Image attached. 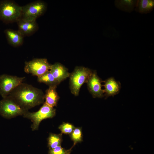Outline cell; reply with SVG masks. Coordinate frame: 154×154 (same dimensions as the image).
Listing matches in <instances>:
<instances>
[{
  "label": "cell",
  "instance_id": "cell-1",
  "mask_svg": "<svg viewBox=\"0 0 154 154\" xmlns=\"http://www.w3.org/2000/svg\"><path fill=\"white\" fill-rule=\"evenodd\" d=\"M23 109L27 111L44 103V94L42 90L21 83L9 96Z\"/></svg>",
  "mask_w": 154,
  "mask_h": 154
},
{
  "label": "cell",
  "instance_id": "cell-2",
  "mask_svg": "<svg viewBox=\"0 0 154 154\" xmlns=\"http://www.w3.org/2000/svg\"><path fill=\"white\" fill-rule=\"evenodd\" d=\"M22 6L11 0L0 1V20L5 23L16 22L22 17Z\"/></svg>",
  "mask_w": 154,
  "mask_h": 154
},
{
  "label": "cell",
  "instance_id": "cell-3",
  "mask_svg": "<svg viewBox=\"0 0 154 154\" xmlns=\"http://www.w3.org/2000/svg\"><path fill=\"white\" fill-rule=\"evenodd\" d=\"M90 69L77 66L70 75V86L71 93L75 96L79 95L80 88L86 83L92 73Z\"/></svg>",
  "mask_w": 154,
  "mask_h": 154
},
{
  "label": "cell",
  "instance_id": "cell-4",
  "mask_svg": "<svg viewBox=\"0 0 154 154\" xmlns=\"http://www.w3.org/2000/svg\"><path fill=\"white\" fill-rule=\"evenodd\" d=\"M56 114V110L44 103L39 110L35 112L27 111L23 115V117L29 119L32 123L31 128L33 131L38 130L40 123L43 120L54 117Z\"/></svg>",
  "mask_w": 154,
  "mask_h": 154
},
{
  "label": "cell",
  "instance_id": "cell-5",
  "mask_svg": "<svg viewBox=\"0 0 154 154\" xmlns=\"http://www.w3.org/2000/svg\"><path fill=\"white\" fill-rule=\"evenodd\" d=\"M27 111L9 96L0 101V115L5 118L11 119L18 116H23Z\"/></svg>",
  "mask_w": 154,
  "mask_h": 154
},
{
  "label": "cell",
  "instance_id": "cell-6",
  "mask_svg": "<svg viewBox=\"0 0 154 154\" xmlns=\"http://www.w3.org/2000/svg\"><path fill=\"white\" fill-rule=\"evenodd\" d=\"M47 5L44 1L37 0L22 6L21 17L36 20L42 16L46 10Z\"/></svg>",
  "mask_w": 154,
  "mask_h": 154
},
{
  "label": "cell",
  "instance_id": "cell-7",
  "mask_svg": "<svg viewBox=\"0 0 154 154\" xmlns=\"http://www.w3.org/2000/svg\"><path fill=\"white\" fill-rule=\"evenodd\" d=\"M25 77H19L7 74L0 75V95L3 98L9 96L12 91L22 82Z\"/></svg>",
  "mask_w": 154,
  "mask_h": 154
},
{
  "label": "cell",
  "instance_id": "cell-8",
  "mask_svg": "<svg viewBox=\"0 0 154 154\" xmlns=\"http://www.w3.org/2000/svg\"><path fill=\"white\" fill-rule=\"evenodd\" d=\"M50 65L46 58H34L25 62L24 70L26 73L38 77L50 70Z\"/></svg>",
  "mask_w": 154,
  "mask_h": 154
},
{
  "label": "cell",
  "instance_id": "cell-9",
  "mask_svg": "<svg viewBox=\"0 0 154 154\" xmlns=\"http://www.w3.org/2000/svg\"><path fill=\"white\" fill-rule=\"evenodd\" d=\"M102 82L96 71L93 72L86 83L88 90L93 98H101L104 96V90L102 89Z\"/></svg>",
  "mask_w": 154,
  "mask_h": 154
},
{
  "label": "cell",
  "instance_id": "cell-10",
  "mask_svg": "<svg viewBox=\"0 0 154 154\" xmlns=\"http://www.w3.org/2000/svg\"><path fill=\"white\" fill-rule=\"evenodd\" d=\"M18 30L25 37L33 34L38 30V26L36 20L21 17L17 22Z\"/></svg>",
  "mask_w": 154,
  "mask_h": 154
},
{
  "label": "cell",
  "instance_id": "cell-11",
  "mask_svg": "<svg viewBox=\"0 0 154 154\" xmlns=\"http://www.w3.org/2000/svg\"><path fill=\"white\" fill-rule=\"evenodd\" d=\"M103 82L104 83L103 85L104 88L103 90L104 96L106 98L114 96L119 93L121 88V84L119 81H116L113 77H110Z\"/></svg>",
  "mask_w": 154,
  "mask_h": 154
},
{
  "label": "cell",
  "instance_id": "cell-12",
  "mask_svg": "<svg viewBox=\"0 0 154 154\" xmlns=\"http://www.w3.org/2000/svg\"><path fill=\"white\" fill-rule=\"evenodd\" d=\"M4 33L8 42L12 46L18 47L23 44L24 37L18 30L7 29Z\"/></svg>",
  "mask_w": 154,
  "mask_h": 154
},
{
  "label": "cell",
  "instance_id": "cell-13",
  "mask_svg": "<svg viewBox=\"0 0 154 154\" xmlns=\"http://www.w3.org/2000/svg\"><path fill=\"white\" fill-rule=\"evenodd\" d=\"M50 71L54 77L60 83L69 77L70 74L68 69L59 62L51 65Z\"/></svg>",
  "mask_w": 154,
  "mask_h": 154
},
{
  "label": "cell",
  "instance_id": "cell-14",
  "mask_svg": "<svg viewBox=\"0 0 154 154\" xmlns=\"http://www.w3.org/2000/svg\"><path fill=\"white\" fill-rule=\"evenodd\" d=\"M56 87H49L44 94V103L49 106L54 108L57 104L59 97L56 90Z\"/></svg>",
  "mask_w": 154,
  "mask_h": 154
},
{
  "label": "cell",
  "instance_id": "cell-15",
  "mask_svg": "<svg viewBox=\"0 0 154 154\" xmlns=\"http://www.w3.org/2000/svg\"><path fill=\"white\" fill-rule=\"evenodd\" d=\"M154 7L153 0H137L134 10L141 14L150 13Z\"/></svg>",
  "mask_w": 154,
  "mask_h": 154
},
{
  "label": "cell",
  "instance_id": "cell-16",
  "mask_svg": "<svg viewBox=\"0 0 154 154\" xmlns=\"http://www.w3.org/2000/svg\"><path fill=\"white\" fill-rule=\"evenodd\" d=\"M137 1V0H116L114 5L118 9L130 13L134 10Z\"/></svg>",
  "mask_w": 154,
  "mask_h": 154
},
{
  "label": "cell",
  "instance_id": "cell-17",
  "mask_svg": "<svg viewBox=\"0 0 154 154\" xmlns=\"http://www.w3.org/2000/svg\"><path fill=\"white\" fill-rule=\"evenodd\" d=\"M37 81L43 83L50 87H56L60 83L54 77L50 70L42 75L37 77Z\"/></svg>",
  "mask_w": 154,
  "mask_h": 154
},
{
  "label": "cell",
  "instance_id": "cell-18",
  "mask_svg": "<svg viewBox=\"0 0 154 154\" xmlns=\"http://www.w3.org/2000/svg\"><path fill=\"white\" fill-rule=\"evenodd\" d=\"M62 141V133L56 134L50 133L47 139L48 146L49 149H53L61 146Z\"/></svg>",
  "mask_w": 154,
  "mask_h": 154
},
{
  "label": "cell",
  "instance_id": "cell-19",
  "mask_svg": "<svg viewBox=\"0 0 154 154\" xmlns=\"http://www.w3.org/2000/svg\"><path fill=\"white\" fill-rule=\"evenodd\" d=\"M71 140L74 142L72 147L73 148L78 143L83 141V134L82 128L81 127H75L72 133L70 135Z\"/></svg>",
  "mask_w": 154,
  "mask_h": 154
},
{
  "label": "cell",
  "instance_id": "cell-20",
  "mask_svg": "<svg viewBox=\"0 0 154 154\" xmlns=\"http://www.w3.org/2000/svg\"><path fill=\"white\" fill-rule=\"evenodd\" d=\"M75 127L72 124L68 122H63L58 127V129L61 133L70 135L75 128Z\"/></svg>",
  "mask_w": 154,
  "mask_h": 154
},
{
  "label": "cell",
  "instance_id": "cell-21",
  "mask_svg": "<svg viewBox=\"0 0 154 154\" xmlns=\"http://www.w3.org/2000/svg\"><path fill=\"white\" fill-rule=\"evenodd\" d=\"M72 147L66 149L61 146H57L51 149H49L48 154H70Z\"/></svg>",
  "mask_w": 154,
  "mask_h": 154
}]
</instances>
